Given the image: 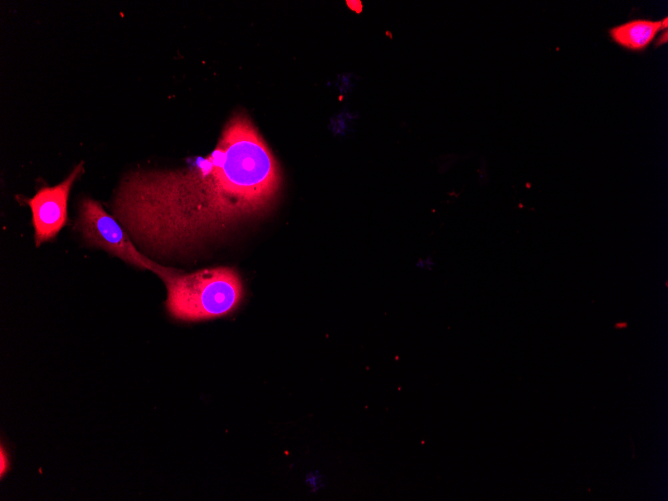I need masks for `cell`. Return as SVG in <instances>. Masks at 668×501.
<instances>
[{
  "label": "cell",
  "instance_id": "cell-1",
  "mask_svg": "<svg viewBox=\"0 0 668 501\" xmlns=\"http://www.w3.org/2000/svg\"><path fill=\"white\" fill-rule=\"evenodd\" d=\"M281 187L273 152L249 116L237 112L207 157L182 169L127 173L113 216L149 252L184 253L269 212Z\"/></svg>",
  "mask_w": 668,
  "mask_h": 501
},
{
  "label": "cell",
  "instance_id": "cell-2",
  "mask_svg": "<svg viewBox=\"0 0 668 501\" xmlns=\"http://www.w3.org/2000/svg\"><path fill=\"white\" fill-rule=\"evenodd\" d=\"M167 288L166 307L172 317L201 321L232 313L244 297L237 271L219 266L185 274L177 271L163 279Z\"/></svg>",
  "mask_w": 668,
  "mask_h": 501
},
{
  "label": "cell",
  "instance_id": "cell-3",
  "mask_svg": "<svg viewBox=\"0 0 668 501\" xmlns=\"http://www.w3.org/2000/svg\"><path fill=\"white\" fill-rule=\"evenodd\" d=\"M76 227L88 243L104 249L131 265L151 270L162 279L178 271L161 266L142 254L119 221L109 215L94 199L85 197L81 200Z\"/></svg>",
  "mask_w": 668,
  "mask_h": 501
},
{
  "label": "cell",
  "instance_id": "cell-4",
  "mask_svg": "<svg viewBox=\"0 0 668 501\" xmlns=\"http://www.w3.org/2000/svg\"><path fill=\"white\" fill-rule=\"evenodd\" d=\"M84 172L83 163L76 165L58 185L43 187L28 201L32 212L35 244L54 238L67 220V202L76 179Z\"/></svg>",
  "mask_w": 668,
  "mask_h": 501
},
{
  "label": "cell",
  "instance_id": "cell-5",
  "mask_svg": "<svg viewBox=\"0 0 668 501\" xmlns=\"http://www.w3.org/2000/svg\"><path fill=\"white\" fill-rule=\"evenodd\" d=\"M668 20L633 19L609 29V36L619 46L643 51L661 30L667 29Z\"/></svg>",
  "mask_w": 668,
  "mask_h": 501
},
{
  "label": "cell",
  "instance_id": "cell-6",
  "mask_svg": "<svg viewBox=\"0 0 668 501\" xmlns=\"http://www.w3.org/2000/svg\"><path fill=\"white\" fill-rule=\"evenodd\" d=\"M8 470V458L7 454L4 451L3 447L0 449V475L3 477L5 472Z\"/></svg>",
  "mask_w": 668,
  "mask_h": 501
},
{
  "label": "cell",
  "instance_id": "cell-7",
  "mask_svg": "<svg viewBox=\"0 0 668 501\" xmlns=\"http://www.w3.org/2000/svg\"><path fill=\"white\" fill-rule=\"evenodd\" d=\"M627 325L628 324L626 322H618L615 324V328H626Z\"/></svg>",
  "mask_w": 668,
  "mask_h": 501
}]
</instances>
